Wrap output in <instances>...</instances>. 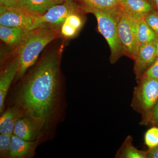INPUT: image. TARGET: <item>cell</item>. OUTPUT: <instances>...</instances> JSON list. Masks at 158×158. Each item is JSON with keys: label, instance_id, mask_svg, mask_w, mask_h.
Wrapping results in <instances>:
<instances>
[{"label": "cell", "instance_id": "obj_1", "mask_svg": "<svg viewBox=\"0 0 158 158\" xmlns=\"http://www.w3.org/2000/svg\"><path fill=\"white\" fill-rule=\"evenodd\" d=\"M60 65L58 53L43 57L15 89L10 105L35 122L44 136L59 122L63 111Z\"/></svg>", "mask_w": 158, "mask_h": 158}, {"label": "cell", "instance_id": "obj_2", "mask_svg": "<svg viewBox=\"0 0 158 158\" xmlns=\"http://www.w3.org/2000/svg\"><path fill=\"white\" fill-rule=\"evenodd\" d=\"M59 36L57 27L44 26L27 31L18 46L17 55L19 67L17 76L22 77L29 68L35 64L43 49Z\"/></svg>", "mask_w": 158, "mask_h": 158}, {"label": "cell", "instance_id": "obj_3", "mask_svg": "<svg viewBox=\"0 0 158 158\" xmlns=\"http://www.w3.org/2000/svg\"><path fill=\"white\" fill-rule=\"evenodd\" d=\"M144 17L133 14L121 7L116 17L118 36L123 54L134 61L137 58L140 46L138 38V24Z\"/></svg>", "mask_w": 158, "mask_h": 158}, {"label": "cell", "instance_id": "obj_4", "mask_svg": "<svg viewBox=\"0 0 158 158\" xmlns=\"http://www.w3.org/2000/svg\"><path fill=\"white\" fill-rule=\"evenodd\" d=\"M85 11L90 12L96 17L98 31L106 40L111 51L110 61L116 63L123 54L122 45L118 36L117 16L98 9L83 7Z\"/></svg>", "mask_w": 158, "mask_h": 158}, {"label": "cell", "instance_id": "obj_5", "mask_svg": "<svg viewBox=\"0 0 158 158\" xmlns=\"http://www.w3.org/2000/svg\"><path fill=\"white\" fill-rule=\"evenodd\" d=\"M134 88L131 106L136 112L145 116L158 101V79L141 77Z\"/></svg>", "mask_w": 158, "mask_h": 158}, {"label": "cell", "instance_id": "obj_6", "mask_svg": "<svg viewBox=\"0 0 158 158\" xmlns=\"http://www.w3.org/2000/svg\"><path fill=\"white\" fill-rule=\"evenodd\" d=\"M38 16L21 7L0 4V25L19 28L27 32L33 30Z\"/></svg>", "mask_w": 158, "mask_h": 158}, {"label": "cell", "instance_id": "obj_7", "mask_svg": "<svg viewBox=\"0 0 158 158\" xmlns=\"http://www.w3.org/2000/svg\"><path fill=\"white\" fill-rule=\"evenodd\" d=\"M77 11V7L73 1L53 6L45 14L38 16L33 30L44 26L56 27L62 25L69 15Z\"/></svg>", "mask_w": 158, "mask_h": 158}, {"label": "cell", "instance_id": "obj_8", "mask_svg": "<svg viewBox=\"0 0 158 158\" xmlns=\"http://www.w3.org/2000/svg\"><path fill=\"white\" fill-rule=\"evenodd\" d=\"M157 58L154 42L143 44L140 45L134 66V72L137 80L140 78L152 66Z\"/></svg>", "mask_w": 158, "mask_h": 158}, {"label": "cell", "instance_id": "obj_9", "mask_svg": "<svg viewBox=\"0 0 158 158\" xmlns=\"http://www.w3.org/2000/svg\"><path fill=\"white\" fill-rule=\"evenodd\" d=\"M13 134L29 141L42 140L44 136L39 126L31 118L24 115L17 119Z\"/></svg>", "mask_w": 158, "mask_h": 158}, {"label": "cell", "instance_id": "obj_10", "mask_svg": "<svg viewBox=\"0 0 158 158\" xmlns=\"http://www.w3.org/2000/svg\"><path fill=\"white\" fill-rule=\"evenodd\" d=\"M19 59L17 56L9 62L1 72L0 75V113L5 110V104L8 91L13 79L19 70Z\"/></svg>", "mask_w": 158, "mask_h": 158}, {"label": "cell", "instance_id": "obj_11", "mask_svg": "<svg viewBox=\"0 0 158 158\" xmlns=\"http://www.w3.org/2000/svg\"><path fill=\"white\" fill-rule=\"evenodd\" d=\"M42 139L34 141L24 140L13 134L11 137L9 158H31Z\"/></svg>", "mask_w": 158, "mask_h": 158}, {"label": "cell", "instance_id": "obj_12", "mask_svg": "<svg viewBox=\"0 0 158 158\" xmlns=\"http://www.w3.org/2000/svg\"><path fill=\"white\" fill-rule=\"evenodd\" d=\"M23 115L19 109L10 106L1 114L0 118V133L13 135L15 125L17 119Z\"/></svg>", "mask_w": 158, "mask_h": 158}, {"label": "cell", "instance_id": "obj_13", "mask_svg": "<svg viewBox=\"0 0 158 158\" xmlns=\"http://www.w3.org/2000/svg\"><path fill=\"white\" fill-rule=\"evenodd\" d=\"M62 3L58 0H20L19 7L40 16L45 14L53 6Z\"/></svg>", "mask_w": 158, "mask_h": 158}, {"label": "cell", "instance_id": "obj_14", "mask_svg": "<svg viewBox=\"0 0 158 158\" xmlns=\"http://www.w3.org/2000/svg\"><path fill=\"white\" fill-rule=\"evenodd\" d=\"M83 7L98 9L117 16L121 9L120 0H80Z\"/></svg>", "mask_w": 158, "mask_h": 158}, {"label": "cell", "instance_id": "obj_15", "mask_svg": "<svg viewBox=\"0 0 158 158\" xmlns=\"http://www.w3.org/2000/svg\"><path fill=\"white\" fill-rule=\"evenodd\" d=\"M27 32L19 28L0 25V38L10 46L18 47Z\"/></svg>", "mask_w": 158, "mask_h": 158}, {"label": "cell", "instance_id": "obj_16", "mask_svg": "<svg viewBox=\"0 0 158 158\" xmlns=\"http://www.w3.org/2000/svg\"><path fill=\"white\" fill-rule=\"evenodd\" d=\"M133 138L128 135L117 151L116 158H147V151L139 150L133 145Z\"/></svg>", "mask_w": 158, "mask_h": 158}, {"label": "cell", "instance_id": "obj_17", "mask_svg": "<svg viewBox=\"0 0 158 158\" xmlns=\"http://www.w3.org/2000/svg\"><path fill=\"white\" fill-rule=\"evenodd\" d=\"M121 7L133 14L144 17L150 12L152 6L147 0H120Z\"/></svg>", "mask_w": 158, "mask_h": 158}, {"label": "cell", "instance_id": "obj_18", "mask_svg": "<svg viewBox=\"0 0 158 158\" xmlns=\"http://www.w3.org/2000/svg\"><path fill=\"white\" fill-rule=\"evenodd\" d=\"M158 37L146 23L144 17L142 18L139 21L138 27V38L140 45L143 44L154 42Z\"/></svg>", "mask_w": 158, "mask_h": 158}, {"label": "cell", "instance_id": "obj_19", "mask_svg": "<svg viewBox=\"0 0 158 158\" xmlns=\"http://www.w3.org/2000/svg\"><path fill=\"white\" fill-rule=\"evenodd\" d=\"M145 145L149 149L154 148L158 145V127H153L147 130L144 136Z\"/></svg>", "mask_w": 158, "mask_h": 158}, {"label": "cell", "instance_id": "obj_20", "mask_svg": "<svg viewBox=\"0 0 158 158\" xmlns=\"http://www.w3.org/2000/svg\"><path fill=\"white\" fill-rule=\"evenodd\" d=\"M12 135L3 134L0 135V157L9 158Z\"/></svg>", "mask_w": 158, "mask_h": 158}, {"label": "cell", "instance_id": "obj_21", "mask_svg": "<svg viewBox=\"0 0 158 158\" xmlns=\"http://www.w3.org/2000/svg\"><path fill=\"white\" fill-rule=\"evenodd\" d=\"M149 124L158 125V101L149 113L141 118L140 125L144 126Z\"/></svg>", "mask_w": 158, "mask_h": 158}, {"label": "cell", "instance_id": "obj_22", "mask_svg": "<svg viewBox=\"0 0 158 158\" xmlns=\"http://www.w3.org/2000/svg\"><path fill=\"white\" fill-rule=\"evenodd\" d=\"M146 23L158 36V13H148L144 16Z\"/></svg>", "mask_w": 158, "mask_h": 158}, {"label": "cell", "instance_id": "obj_23", "mask_svg": "<svg viewBox=\"0 0 158 158\" xmlns=\"http://www.w3.org/2000/svg\"><path fill=\"white\" fill-rule=\"evenodd\" d=\"M77 14V12H76L69 15L65 20V22L79 31L81 27L82 20Z\"/></svg>", "mask_w": 158, "mask_h": 158}, {"label": "cell", "instance_id": "obj_24", "mask_svg": "<svg viewBox=\"0 0 158 158\" xmlns=\"http://www.w3.org/2000/svg\"><path fill=\"white\" fill-rule=\"evenodd\" d=\"M78 31L76 29L65 21L61 27V34L66 38H71L75 36Z\"/></svg>", "mask_w": 158, "mask_h": 158}, {"label": "cell", "instance_id": "obj_25", "mask_svg": "<svg viewBox=\"0 0 158 158\" xmlns=\"http://www.w3.org/2000/svg\"><path fill=\"white\" fill-rule=\"evenodd\" d=\"M141 77H148L158 79V57L152 66Z\"/></svg>", "mask_w": 158, "mask_h": 158}, {"label": "cell", "instance_id": "obj_26", "mask_svg": "<svg viewBox=\"0 0 158 158\" xmlns=\"http://www.w3.org/2000/svg\"><path fill=\"white\" fill-rule=\"evenodd\" d=\"M20 0H0L1 5L8 7H19Z\"/></svg>", "mask_w": 158, "mask_h": 158}, {"label": "cell", "instance_id": "obj_27", "mask_svg": "<svg viewBox=\"0 0 158 158\" xmlns=\"http://www.w3.org/2000/svg\"><path fill=\"white\" fill-rule=\"evenodd\" d=\"M147 158H158V145L147 151Z\"/></svg>", "mask_w": 158, "mask_h": 158}, {"label": "cell", "instance_id": "obj_28", "mask_svg": "<svg viewBox=\"0 0 158 158\" xmlns=\"http://www.w3.org/2000/svg\"><path fill=\"white\" fill-rule=\"evenodd\" d=\"M155 44L156 47V55L157 57H158V37L157 39L156 40V41L154 42Z\"/></svg>", "mask_w": 158, "mask_h": 158}, {"label": "cell", "instance_id": "obj_29", "mask_svg": "<svg viewBox=\"0 0 158 158\" xmlns=\"http://www.w3.org/2000/svg\"><path fill=\"white\" fill-rule=\"evenodd\" d=\"M58 1H60V2L63 3L64 2H72V1H73V0H58Z\"/></svg>", "mask_w": 158, "mask_h": 158}, {"label": "cell", "instance_id": "obj_30", "mask_svg": "<svg viewBox=\"0 0 158 158\" xmlns=\"http://www.w3.org/2000/svg\"><path fill=\"white\" fill-rule=\"evenodd\" d=\"M154 1L155 3L156 6L157 8L158 9V0H154Z\"/></svg>", "mask_w": 158, "mask_h": 158}]
</instances>
